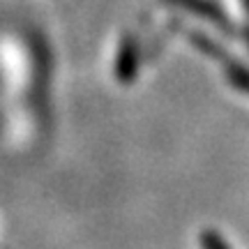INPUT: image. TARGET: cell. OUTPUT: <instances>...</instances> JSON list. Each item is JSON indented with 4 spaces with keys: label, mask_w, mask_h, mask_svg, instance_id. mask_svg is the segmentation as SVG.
<instances>
[{
    "label": "cell",
    "mask_w": 249,
    "mask_h": 249,
    "mask_svg": "<svg viewBox=\"0 0 249 249\" xmlns=\"http://www.w3.org/2000/svg\"><path fill=\"white\" fill-rule=\"evenodd\" d=\"M201 245H203V249H229V245L224 242V238H219V235L213 231H205L203 235H201Z\"/></svg>",
    "instance_id": "1"
}]
</instances>
